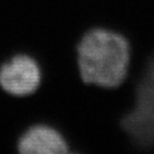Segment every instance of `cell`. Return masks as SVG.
<instances>
[{
  "label": "cell",
  "mask_w": 154,
  "mask_h": 154,
  "mask_svg": "<svg viewBox=\"0 0 154 154\" xmlns=\"http://www.w3.org/2000/svg\"><path fill=\"white\" fill-rule=\"evenodd\" d=\"M131 62L128 38L112 29H89L77 45V65L85 84L116 89L128 79Z\"/></svg>",
  "instance_id": "cell-1"
},
{
  "label": "cell",
  "mask_w": 154,
  "mask_h": 154,
  "mask_svg": "<svg viewBox=\"0 0 154 154\" xmlns=\"http://www.w3.org/2000/svg\"><path fill=\"white\" fill-rule=\"evenodd\" d=\"M17 153L71 154L64 135L54 125L38 122L30 125L19 136Z\"/></svg>",
  "instance_id": "cell-4"
},
{
  "label": "cell",
  "mask_w": 154,
  "mask_h": 154,
  "mask_svg": "<svg viewBox=\"0 0 154 154\" xmlns=\"http://www.w3.org/2000/svg\"><path fill=\"white\" fill-rule=\"evenodd\" d=\"M41 84V65L28 54H15L0 65V88L9 95L15 97L32 95Z\"/></svg>",
  "instance_id": "cell-3"
},
{
  "label": "cell",
  "mask_w": 154,
  "mask_h": 154,
  "mask_svg": "<svg viewBox=\"0 0 154 154\" xmlns=\"http://www.w3.org/2000/svg\"><path fill=\"white\" fill-rule=\"evenodd\" d=\"M125 82L133 90L132 106L121 120L128 150L154 151V53Z\"/></svg>",
  "instance_id": "cell-2"
}]
</instances>
